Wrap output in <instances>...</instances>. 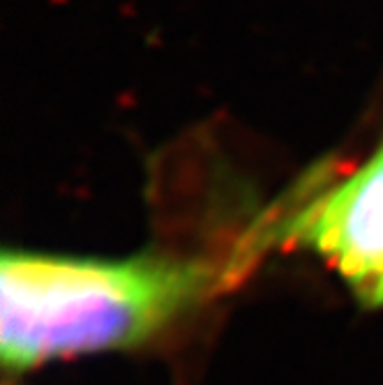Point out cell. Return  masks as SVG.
<instances>
[{
	"mask_svg": "<svg viewBox=\"0 0 383 385\" xmlns=\"http://www.w3.org/2000/svg\"><path fill=\"white\" fill-rule=\"evenodd\" d=\"M220 270L199 259H127L5 250L0 256V358L28 371L53 358L134 349L196 307Z\"/></svg>",
	"mask_w": 383,
	"mask_h": 385,
	"instance_id": "obj_1",
	"label": "cell"
},
{
	"mask_svg": "<svg viewBox=\"0 0 383 385\" xmlns=\"http://www.w3.org/2000/svg\"><path fill=\"white\" fill-rule=\"evenodd\" d=\"M282 235L305 247L367 309H383V139L344 178L287 215Z\"/></svg>",
	"mask_w": 383,
	"mask_h": 385,
	"instance_id": "obj_2",
	"label": "cell"
}]
</instances>
